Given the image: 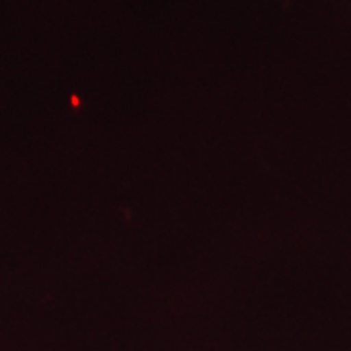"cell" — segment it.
I'll list each match as a JSON object with an SVG mask.
<instances>
[]
</instances>
